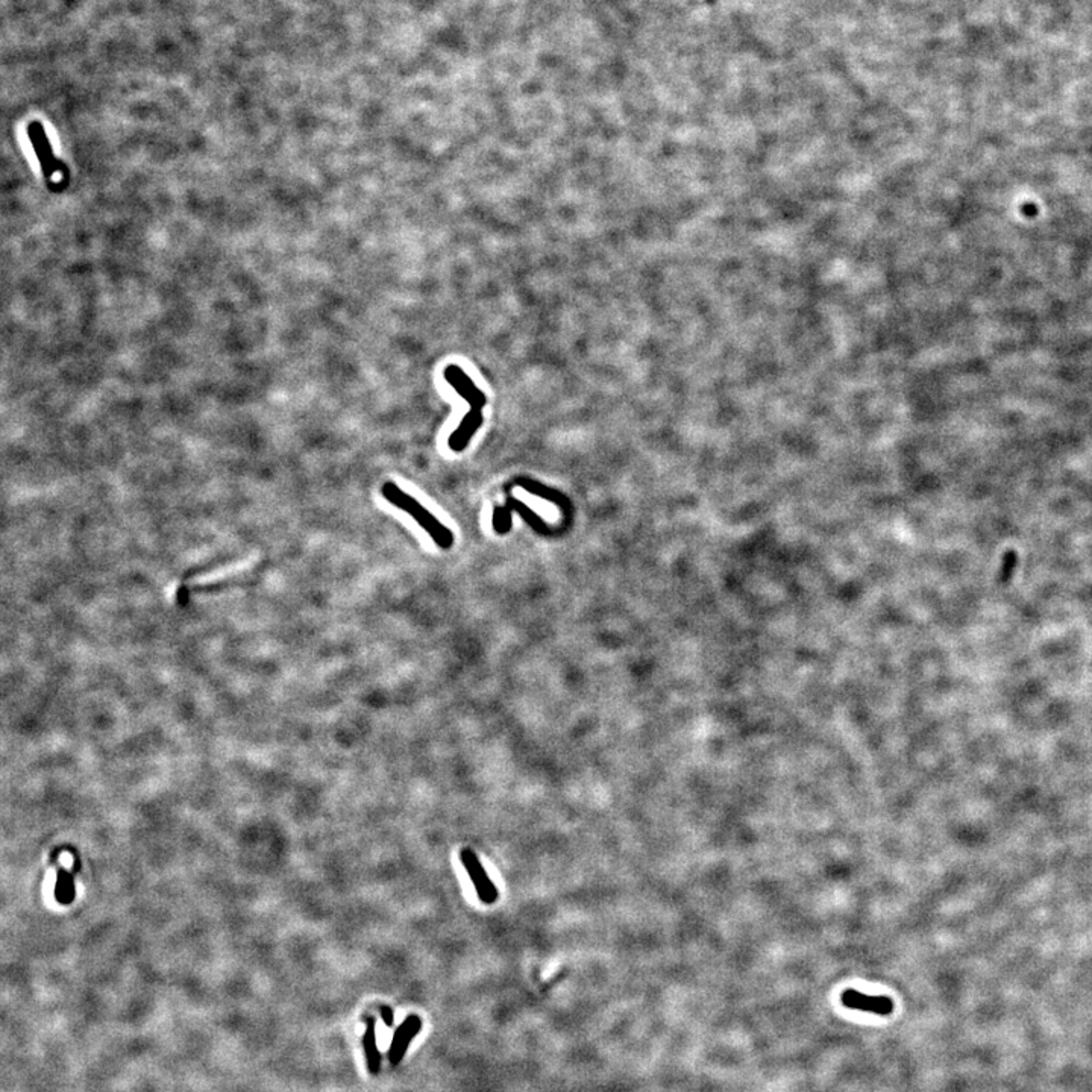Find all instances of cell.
I'll return each mask as SVG.
<instances>
[{
  "mask_svg": "<svg viewBox=\"0 0 1092 1092\" xmlns=\"http://www.w3.org/2000/svg\"><path fill=\"white\" fill-rule=\"evenodd\" d=\"M382 493L390 504L409 513L411 517H415L416 522L428 532V536L432 539V542L437 546L442 549L453 548L454 545L453 532L448 527H445L442 522L434 517L424 505H420L411 495L401 490L395 482H386L382 486Z\"/></svg>",
  "mask_w": 1092,
  "mask_h": 1092,
  "instance_id": "cell-2",
  "label": "cell"
},
{
  "mask_svg": "<svg viewBox=\"0 0 1092 1092\" xmlns=\"http://www.w3.org/2000/svg\"><path fill=\"white\" fill-rule=\"evenodd\" d=\"M366 1031L363 1035V1048L366 1054V1064L370 1074L376 1075L382 1068V1053L376 1046V1019L374 1017H364Z\"/></svg>",
  "mask_w": 1092,
  "mask_h": 1092,
  "instance_id": "cell-7",
  "label": "cell"
},
{
  "mask_svg": "<svg viewBox=\"0 0 1092 1092\" xmlns=\"http://www.w3.org/2000/svg\"><path fill=\"white\" fill-rule=\"evenodd\" d=\"M1015 566H1017V554H1015L1014 551H1009V553L1004 554V559H1003L1002 582H1006L1010 580L1012 574H1014Z\"/></svg>",
  "mask_w": 1092,
  "mask_h": 1092,
  "instance_id": "cell-8",
  "label": "cell"
},
{
  "mask_svg": "<svg viewBox=\"0 0 1092 1092\" xmlns=\"http://www.w3.org/2000/svg\"><path fill=\"white\" fill-rule=\"evenodd\" d=\"M840 1002L846 1008L867 1012V1014L880 1015V1017L891 1015L894 1010V1003L891 998L883 997V996H868L856 989L844 991Z\"/></svg>",
  "mask_w": 1092,
  "mask_h": 1092,
  "instance_id": "cell-4",
  "label": "cell"
},
{
  "mask_svg": "<svg viewBox=\"0 0 1092 1092\" xmlns=\"http://www.w3.org/2000/svg\"><path fill=\"white\" fill-rule=\"evenodd\" d=\"M380 1014H382V1021H384V1024H386L387 1027H392L393 1019H395V1014H393V1009L390 1008V1006H386V1004H384V1006H382V1008H380Z\"/></svg>",
  "mask_w": 1092,
  "mask_h": 1092,
  "instance_id": "cell-9",
  "label": "cell"
},
{
  "mask_svg": "<svg viewBox=\"0 0 1092 1092\" xmlns=\"http://www.w3.org/2000/svg\"><path fill=\"white\" fill-rule=\"evenodd\" d=\"M422 1029V1019L418 1015H409L403 1024L393 1033L392 1046L389 1048V1062L392 1067L403 1062V1056L409 1050L410 1042L419 1035Z\"/></svg>",
  "mask_w": 1092,
  "mask_h": 1092,
  "instance_id": "cell-5",
  "label": "cell"
},
{
  "mask_svg": "<svg viewBox=\"0 0 1092 1092\" xmlns=\"http://www.w3.org/2000/svg\"><path fill=\"white\" fill-rule=\"evenodd\" d=\"M460 860L463 863V867H465L466 871L469 874V877H471L472 883L475 886L478 898L482 903H486V904H493V903L496 902L498 900V889L493 885L492 880L489 879L488 873H486V869L482 868V862L476 857L475 853L469 850V848H463L460 852Z\"/></svg>",
  "mask_w": 1092,
  "mask_h": 1092,
  "instance_id": "cell-3",
  "label": "cell"
},
{
  "mask_svg": "<svg viewBox=\"0 0 1092 1092\" xmlns=\"http://www.w3.org/2000/svg\"><path fill=\"white\" fill-rule=\"evenodd\" d=\"M443 375L446 382H449L455 392L459 393L461 398L466 399L471 407L469 413L460 422L457 430L449 436V448L454 453H461L467 448L472 437L475 436L476 432L482 428V422H484L482 409L486 407L488 398L478 389L475 382H472L471 376L467 375L465 370L457 364H449Z\"/></svg>",
  "mask_w": 1092,
  "mask_h": 1092,
  "instance_id": "cell-1",
  "label": "cell"
},
{
  "mask_svg": "<svg viewBox=\"0 0 1092 1092\" xmlns=\"http://www.w3.org/2000/svg\"><path fill=\"white\" fill-rule=\"evenodd\" d=\"M29 140L34 145L35 152L39 155V164L43 168L46 180H52V176L55 172H60L56 168H60V163L56 161L52 152L51 143L46 137L45 128L41 126L39 122H32L28 128Z\"/></svg>",
  "mask_w": 1092,
  "mask_h": 1092,
  "instance_id": "cell-6",
  "label": "cell"
}]
</instances>
